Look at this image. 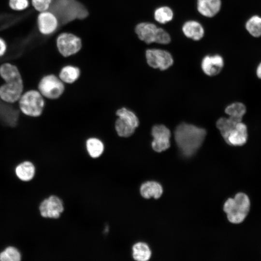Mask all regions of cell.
Wrapping results in <instances>:
<instances>
[{
	"label": "cell",
	"instance_id": "ac0fdd59",
	"mask_svg": "<svg viewBox=\"0 0 261 261\" xmlns=\"http://www.w3.org/2000/svg\"><path fill=\"white\" fill-rule=\"evenodd\" d=\"M140 192L144 198L149 199L153 197L158 199L161 196L163 189L161 185L157 182L147 181L141 186Z\"/></svg>",
	"mask_w": 261,
	"mask_h": 261
},
{
	"label": "cell",
	"instance_id": "4dcf8cb0",
	"mask_svg": "<svg viewBox=\"0 0 261 261\" xmlns=\"http://www.w3.org/2000/svg\"><path fill=\"white\" fill-rule=\"evenodd\" d=\"M29 4L28 0H9V6L14 10H24L28 7Z\"/></svg>",
	"mask_w": 261,
	"mask_h": 261
},
{
	"label": "cell",
	"instance_id": "836d02e7",
	"mask_svg": "<svg viewBox=\"0 0 261 261\" xmlns=\"http://www.w3.org/2000/svg\"><path fill=\"white\" fill-rule=\"evenodd\" d=\"M58 0H52V1H58Z\"/></svg>",
	"mask_w": 261,
	"mask_h": 261
},
{
	"label": "cell",
	"instance_id": "603a6c76",
	"mask_svg": "<svg viewBox=\"0 0 261 261\" xmlns=\"http://www.w3.org/2000/svg\"><path fill=\"white\" fill-rule=\"evenodd\" d=\"M87 151L90 156L93 158L99 157L103 153L104 145L99 139L91 138L86 143Z\"/></svg>",
	"mask_w": 261,
	"mask_h": 261
},
{
	"label": "cell",
	"instance_id": "4316f807",
	"mask_svg": "<svg viewBox=\"0 0 261 261\" xmlns=\"http://www.w3.org/2000/svg\"><path fill=\"white\" fill-rule=\"evenodd\" d=\"M155 19L160 23H165L171 21L173 17V13L168 7H161L156 10L154 13Z\"/></svg>",
	"mask_w": 261,
	"mask_h": 261
},
{
	"label": "cell",
	"instance_id": "44dd1931",
	"mask_svg": "<svg viewBox=\"0 0 261 261\" xmlns=\"http://www.w3.org/2000/svg\"><path fill=\"white\" fill-rule=\"evenodd\" d=\"M132 256L137 261H147L151 256V251L148 246L144 242H137L132 247Z\"/></svg>",
	"mask_w": 261,
	"mask_h": 261
},
{
	"label": "cell",
	"instance_id": "484cf974",
	"mask_svg": "<svg viewBox=\"0 0 261 261\" xmlns=\"http://www.w3.org/2000/svg\"><path fill=\"white\" fill-rule=\"evenodd\" d=\"M246 108L245 104L242 102H235L228 105L225 109V112L231 116L241 119L246 114Z\"/></svg>",
	"mask_w": 261,
	"mask_h": 261
},
{
	"label": "cell",
	"instance_id": "4fadbf2b",
	"mask_svg": "<svg viewBox=\"0 0 261 261\" xmlns=\"http://www.w3.org/2000/svg\"><path fill=\"white\" fill-rule=\"evenodd\" d=\"M202 69L203 72L209 76L217 75L224 66L222 58L218 55L207 56L202 62Z\"/></svg>",
	"mask_w": 261,
	"mask_h": 261
},
{
	"label": "cell",
	"instance_id": "7c38bea8",
	"mask_svg": "<svg viewBox=\"0 0 261 261\" xmlns=\"http://www.w3.org/2000/svg\"><path fill=\"white\" fill-rule=\"evenodd\" d=\"M37 22L40 31L44 35L53 33L58 26L57 17L53 13L47 11L40 13Z\"/></svg>",
	"mask_w": 261,
	"mask_h": 261
},
{
	"label": "cell",
	"instance_id": "d6a6232c",
	"mask_svg": "<svg viewBox=\"0 0 261 261\" xmlns=\"http://www.w3.org/2000/svg\"><path fill=\"white\" fill-rule=\"evenodd\" d=\"M256 75L259 78L261 79V62L259 63L257 68Z\"/></svg>",
	"mask_w": 261,
	"mask_h": 261
},
{
	"label": "cell",
	"instance_id": "1f68e13d",
	"mask_svg": "<svg viewBox=\"0 0 261 261\" xmlns=\"http://www.w3.org/2000/svg\"><path fill=\"white\" fill-rule=\"evenodd\" d=\"M6 50V44L5 41L0 38V57L2 56Z\"/></svg>",
	"mask_w": 261,
	"mask_h": 261
},
{
	"label": "cell",
	"instance_id": "ba28073f",
	"mask_svg": "<svg viewBox=\"0 0 261 261\" xmlns=\"http://www.w3.org/2000/svg\"><path fill=\"white\" fill-rule=\"evenodd\" d=\"M57 45L61 54L68 57L79 51L81 47V41L72 34L63 33L58 36Z\"/></svg>",
	"mask_w": 261,
	"mask_h": 261
},
{
	"label": "cell",
	"instance_id": "f1b7e54d",
	"mask_svg": "<svg viewBox=\"0 0 261 261\" xmlns=\"http://www.w3.org/2000/svg\"><path fill=\"white\" fill-rule=\"evenodd\" d=\"M20 260V253L14 247H8L0 253V261H19Z\"/></svg>",
	"mask_w": 261,
	"mask_h": 261
},
{
	"label": "cell",
	"instance_id": "7402d4cb",
	"mask_svg": "<svg viewBox=\"0 0 261 261\" xmlns=\"http://www.w3.org/2000/svg\"><path fill=\"white\" fill-rule=\"evenodd\" d=\"M80 75L79 69L72 66L63 67L59 75V79L67 83H72L76 81Z\"/></svg>",
	"mask_w": 261,
	"mask_h": 261
},
{
	"label": "cell",
	"instance_id": "277c9868",
	"mask_svg": "<svg viewBox=\"0 0 261 261\" xmlns=\"http://www.w3.org/2000/svg\"><path fill=\"white\" fill-rule=\"evenodd\" d=\"M17 102L20 111L29 117L39 116L44 106L43 96L39 90L35 89L24 92Z\"/></svg>",
	"mask_w": 261,
	"mask_h": 261
},
{
	"label": "cell",
	"instance_id": "9c48e42d",
	"mask_svg": "<svg viewBox=\"0 0 261 261\" xmlns=\"http://www.w3.org/2000/svg\"><path fill=\"white\" fill-rule=\"evenodd\" d=\"M148 64L153 68L164 70L173 64V58L167 51L160 49H148L146 51Z\"/></svg>",
	"mask_w": 261,
	"mask_h": 261
},
{
	"label": "cell",
	"instance_id": "8fae6325",
	"mask_svg": "<svg viewBox=\"0 0 261 261\" xmlns=\"http://www.w3.org/2000/svg\"><path fill=\"white\" fill-rule=\"evenodd\" d=\"M151 134L153 140L151 143L154 150L160 152L166 150L170 146L171 132L163 125H156L152 129Z\"/></svg>",
	"mask_w": 261,
	"mask_h": 261
},
{
	"label": "cell",
	"instance_id": "ffe728a7",
	"mask_svg": "<svg viewBox=\"0 0 261 261\" xmlns=\"http://www.w3.org/2000/svg\"><path fill=\"white\" fill-rule=\"evenodd\" d=\"M35 172L34 165L29 161L22 162L15 168V174L17 176L23 181L31 180L34 176Z\"/></svg>",
	"mask_w": 261,
	"mask_h": 261
},
{
	"label": "cell",
	"instance_id": "cb8c5ba5",
	"mask_svg": "<svg viewBox=\"0 0 261 261\" xmlns=\"http://www.w3.org/2000/svg\"><path fill=\"white\" fill-rule=\"evenodd\" d=\"M246 29L253 37L261 36V17L255 15L250 17L246 22Z\"/></svg>",
	"mask_w": 261,
	"mask_h": 261
},
{
	"label": "cell",
	"instance_id": "d6986e66",
	"mask_svg": "<svg viewBox=\"0 0 261 261\" xmlns=\"http://www.w3.org/2000/svg\"><path fill=\"white\" fill-rule=\"evenodd\" d=\"M182 30L187 37L196 41L200 40L204 34L203 27L195 21L186 22L182 27Z\"/></svg>",
	"mask_w": 261,
	"mask_h": 261
},
{
	"label": "cell",
	"instance_id": "7a4b0ae2",
	"mask_svg": "<svg viewBox=\"0 0 261 261\" xmlns=\"http://www.w3.org/2000/svg\"><path fill=\"white\" fill-rule=\"evenodd\" d=\"M250 208V201L247 194L238 192L233 198H228L223 206L228 220L233 224H239L246 218Z\"/></svg>",
	"mask_w": 261,
	"mask_h": 261
},
{
	"label": "cell",
	"instance_id": "5b68a950",
	"mask_svg": "<svg viewBox=\"0 0 261 261\" xmlns=\"http://www.w3.org/2000/svg\"><path fill=\"white\" fill-rule=\"evenodd\" d=\"M139 38L146 44L155 42L163 44L168 39L167 32L162 28L150 23H141L135 28Z\"/></svg>",
	"mask_w": 261,
	"mask_h": 261
},
{
	"label": "cell",
	"instance_id": "5bb4252c",
	"mask_svg": "<svg viewBox=\"0 0 261 261\" xmlns=\"http://www.w3.org/2000/svg\"><path fill=\"white\" fill-rule=\"evenodd\" d=\"M247 138V126L241 121L236 124L229 134L226 143L229 145L241 146L246 143Z\"/></svg>",
	"mask_w": 261,
	"mask_h": 261
},
{
	"label": "cell",
	"instance_id": "83f0119b",
	"mask_svg": "<svg viewBox=\"0 0 261 261\" xmlns=\"http://www.w3.org/2000/svg\"><path fill=\"white\" fill-rule=\"evenodd\" d=\"M116 114L118 117L124 119L135 128L139 126V121L138 117L131 111L123 107L118 109Z\"/></svg>",
	"mask_w": 261,
	"mask_h": 261
},
{
	"label": "cell",
	"instance_id": "f546056e",
	"mask_svg": "<svg viewBox=\"0 0 261 261\" xmlns=\"http://www.w3.org/2000/svg\"><path fill=\"white\" fill-rule=\"evenodd\" d=\"M52 0H31L34 8L41 12L47 11L50 7Z\"/></svg>",
	"mask_w": 261,
	"mask_h": 261
},
{
	"label": "cell",
	"instance_id": "9a60e30c",
	"mask_svg": "<svg viewBox=\"0 0 261 261\" xmlns=\"http://www.w3.org/2000/svg\"><path fill=\"white\" fill-rule=\"evenodd\" d=\"M220 0H197V9L202 15L211 17L220 10Z\"/></svg>",
	"mask_w": 261,
	"mask_h": 261
},
{
	"label": "cell",
	"instance_id": "3957f363",
	"mask_svg": "<svg viewBox=\"0 0 261 261\" xmlns=\"http://www.w3.org/2000/svg\"><path fill=\"white\" fill-rule=\"evenodd\" d=\"M51 6L52 12L65 23L75 18L85 17L87 14L85 8L74 0L53 1Z\"/></svg>",
	"mask_w": 261,
	"mask_h": 261
},
{
	"label": "cell",
	"instance_id": "d4e9b609",
	"mask_svg": "<svg viewBox=\"0 0 261 261\" xmlns=\"http://www.w3.org/2000/svg\"><path fill=\"white\" fill-rule=\"evenodd\" d=\"M115 128L118 135L124 137H128L131 136L136 129L120 117H118L116 121Z\"/></svg>",
	"mask_w": 261,
	"mask_h": 261
},
{
	"label": "cell",
	"instance_id": "2e32d148",
	"mask_svg": "<svg viewBox=\"0 0 261 261\" xmlns=\"http://www.w3.org/2000/svg\"><path fill=\"white\" fill-rule=\"evenodd\" d=\"M0 76L4 82L23 80L18 68L10 63H4L0 66Z\"/></svg>",
	"mask_w": 261,
	"mask_h": 261
},
{
	"label": "cell",
	"instance_id": "52a82bcc",
	"mask_svg": "<svg viewBox=\"0 0 261 261\" xmlns=\"http://www.w3.org/2000/svg\"><path fill=\"white\" fill-rule=\"evenodd\" d=\"M64 210L62 200L56 195H51L44 200L39 206L41 216L45 218H58Z\"/></svg>",
	"mask_w": 261,
	"mask_h": 261
},
{
	"label": "cell",
	"instance_id": "e0dca14e",
	"mask_svg": "<svg viewBox=\"0 0 261 261\" xmlns=\"http://www.w3.org/2000/svg\"><path fill=\"white\" fill-rule=\"evenodd\" d=\"M242 119L229 116L228 118L220 117L217 121L216 125L220 133L227 142L228 137L231 132L235 128L236 124Z\"/></svg>",
	"mask_w": 261,
	"mask_h": 261
},
{
	"label": "cell",
	"instance_id": "8992f818",
	"mask_svg": "<svg viewBox=\"0 0 261 261\" xmlns=\"http://www.w3.org/2000/svg\"><path fill=\"white\" fill-rule=\"evenodd\" d=\"M64 90L63 82L57 76L49 74L44 76L38 84V90L46 98L55 99L61 95Z\"/></svg>",
	"mask_w": 261,
	"mask_h": 261
},
{
	"label": "cell",
	"instance_id": "6da1fadb",
	"mask_svg": "<svg viewBox=\"0 0 261 261\" xmlns=\"http://www.w3.org/2000/svg\"><path fill=\"white\" fill-rule=\"evenodd\" d=\"M206 134L205 129L183 122L176 128L174 138L182 154L190 157L201 147Z\"/></svg>",
	"mask_w": 261,
	"mask_h": 261
},
{
	"label": "cell",
	"instance_id": "30bf717a",
	"mask_svg": "<svg viewBox=\"0 0 261 261\" xmlns=\"http://www.w3.org/2000/svg\"><path fill=\"white\" fill-rule=\"evenodd\" d=\"M23 90V80L4 82L0 86V99L8 103L17 102Z\"/></svg>",
	"mask_w": 261,
	"mask_h": 261
}]
</instances>
